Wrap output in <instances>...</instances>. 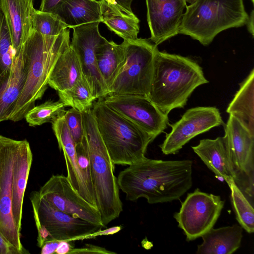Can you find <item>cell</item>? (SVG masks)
I'll return each instance as SVG.
<instances>
[{
    "mask_svg": "<svg viewBox=\"0 0 254 254\" xmlns=\"http://www.w3.org/2000/svg\"><path fill=\"white\" fill-rule=\"evenodd\" d=\"M239 90L226 112L237 119L254 134V69L240 83Z\"/></svg>",
    "mask_w": 254,
    "mask_h": 254,
    "instance_id": "cell-27",
    "label": "cell"
},
{
    "mask_svg": "<svg viewBox=\"0 0 254 254\" xmlns=\"http://www.w3.org/2000/svg\"><path fill=\"white\" fill-rule=\"evenodd\" d=\"M65 107V105L60 100L47 101L33 107L26 114L24 118L30 126H41L44 123L51 122L64 110Z\"/></svg>",
    "mask_w": 254,
    "mask_h": 254,
    "instance_id": "cell-31",
    "label": "cell"
},
{
    "mask_svg": "<svg viewBox=\"0 0 254 254\" xmlns=\"http://www.w3.org/2000/svg\"><path fill=\"white\" fill-rule=\"evenodd\" d=\"M208 83L194 60L177 54L156 51L148 97L164 114L183 108L198 86Z\"/></svg>",
    "mask_w": 254,
    "mask_h": 254,
    "instance_id": "cell-2",
    "label": "cell"
},
{
    "mask_svg": "<svg viewBox=\"0 0 254 254\" xmlns=\"http://www.w3.org/2000/svg\"><path fill=\"white\" fill-rule=\"evenodd\" d=\"M38 231L37 245L41 248L48 241H75L85 239L104 227L64 213L42 198L39 191L30 195Z\"/></svg>",
    "mask_w": 254,
    "mask_h": 254,
    "instance_id": "cell-7",
    "label": "cell"
},
{
    "mask_svg": "<svg viewBox=\"0 0 254 254\" xmlns=\"http://www.w3.org/2000/svg\"><path fill=\"white\" fill-rule=\"evenodd\" d=\"M126 62L109 89V95L148 96L153 74L157 46L145 39L124 40Z\"/></svg>",
    "mask_w": 254,
    "mask_h": 254,
    "instance_id": "cell-8",
    "label": "cell"
},
{
    "mask_svg": "<svg viewBox=\"0 0 254 254\" xmlns=\"http://www.w3.org/2000/svg\"><path fill=\"white\" fill-rule=\"evenodd\" d=\"M191 148L216 176L226 182L234 179L224 136L201 139Z\"/></svg>",
    "mask_w": 254,
    "mask_h": 254,
    "instance_id": "cell-21",
    "label": "cell"
},
{
    "mask_svg": "<svg viewBox=\"0 0 254 254\" xmlns=\"http://www.w3.org/2000/svg\"><path fill=\"white\" fill-rule=\"evenodd\" d=\"M69 36L68 28L57 36L43 35L32 29L23 45L28 63L26 80L8 120H21L42 97L58 58L70 46Z\"/></svg>",
    "mask_w": 254,
    "mask_h": 254,
    "instance_id": "cell-3",
    "label": "cell"
},
{
    "mask_svg": "<svg viewBox=\"0 0 254 254\" xmlns=\"http://www.w3.org/2000/svg\"><path fill=\"white\" fill-rule=\"evenodd\" d=\"M0 8L17 55L32 29L33 0H0Z\"/></svg>",
    "mask_w": 254,
    "mask_h": 254,
    "instance_id": "cell-17",
    "label": "cell"
},
{
    "mask_svg": "<svg viewBox=\"0 0 254 254\" xmlns=\"http://www.w3.org/2000/svg\"><path fill=\"white\" fill-rule=\"evenodd\" d=\"M99 22H92L72 27L73 32L70 44L79 61L83 76L87 79L92 94L98 99L108 95V89L98 70L96 50L107 40L99 31Z\"/></svg>",
    "mask_w": 254,
    "mask_h": 254,
    "instance_id": "cell-14",
    "label": "cell"
},
{
    "mask_svg": "<svg viewBox=\"0 0 254 254\" xmlns=\"http://www.w3.org/2000/svg\"><path fill=\"white\" fill-rule=\"evenodd\" d=\"M243 229L239 224L211 228L201 236L197 254H232L241 246Z\"/></svg>",
    "mask_w": 254,
    "mask_h": 254,
    "instance_id": "cell-22",
    "label": "cell"
},
{
    "mask_svg": "<svg viewBox=\"0 0 254 254\" xmlns=\"http://www.w3.org/2000/svg\"><path fill=\"white\" fill-rule=\"evenodd\" d=\"M106 1L110 3V4H116V0H106Z\"/></svg>",
    "mask_w": 254,
    "mask_h": 254,
    "instance_id": "cell-43",
    "label": "cell"
},
{
    "mask_svg": "<svg viewBox=\"0 0 254 254\" xmlns=\"http://www.w3.org/2000/svg\"><path fill=\"white\" fill-rule=\"evenodd\" d=\"M82 113L96 207L105 226L119 217L123 211L120 189L114 174L115 165L99 133L92 110H86Z\"/></svg>",
    "mask_w": 254,
    "mask_h": 254,
    "instance_id": "cell-4",
    "label": "cell"
},
{
    "mask_svg": "<svg viewBox=\"0 0 254 254\" xmlns=\"http://www.w3.org/2000/svg\"><path fill=\"white\" fill-rule=\"evenodd\" d=\"M253 3H254V0H252Z\"/></svg>",
    "mask_w": 254,
    "mask_h": 254,
    "instance_id": "cell-44",
    "label": "cell"
},
{
    "mask_svg": "<svg viewBox=\"0 0 254 254\" xmlns=\"http://www.w3.org/2000/svg\"><path fill=\"white\" fill-rule=\"evenodd\" d=\"M186 5L179 34L208 45L226 29L246 24L249 15L243 0H190Z\"/></svg>",
    "mask_w": 254,
    "mask_h": 254,
    "instance_id": "cell-6",
    "label": "cell"
},
{
    "mask_svg": "<svg viewBox=\"0 0 254 254\" xmlns=\"http://www.w3.org/2000/svg\"><path fill=\"white\" fill-rule=\"evenodd\" d=\"M0 254H20L0 232Z\"/></svg>",
    "mask_w": 254,
    "mask_h": 254,
    "instance_id": "cell-36",
    "label": "cell"
},
{
    "mask_svg": "<svg viewBox=\"0 0 254 254\" xmlns=\"http://www.w3.org/2000/svg\"><path fill=\"white\" fill-rule=\"evenodd\" d=\"M39 192L40 196L55 208L74 217L105 227L97 208L74 189L66 176L52 175Z\"/></svg>",
    "mask_w": 254,
    "mask_h": 254,
    "instance_id": "cell-15",
    "label": "cell"
},
{
    "mask_svg": "<svg viewBox=\"0 0 254 254\" xmlns=\"http://www.w3.org/2000/svg\"><path fill=\"white\" fill-rule=\"evenodd\" d=\"M122 227L121 226H116L113 227L109 228L106 229L105 230H101L98 232L93 233L89 236H88L86 239H91L95 238L97 236H106L110 235H113L119 232L121 229Z\"/></svg>",
    "mask_w": 254,
    "mask_h": 254,
    "instance_id": "cell-39",
    "label": "cell"
},
{
    "mask_svg": "<svg viewBox=\"0 0 254 254\" xmlns=\"http://www.w3.org/2000/svg\"><path fill=\"white\" fill-rule=\"evenodd\" d=\"M223 126L234 180L253 204L254 134L231 115Z\"/></svg>",
    "mask_w": 254,
    "mask_h": 254,
    "instance_id": "cell-9",
    "label": "cell"
},
{
    "mask_svg": "<svg viewBox=\"0 0 254 254\" xmlns=\"http://www.w3.org/2000/svg\"><path fill=\"white\" fill-rule=\"evenodd\" d=\"M16 56L4 15L0 8V81L9 73Z\"/></svg>",
    "mask_w": 254,
    "mask_h": 254,
    "instance_id": "cell-32",
    "label": "cell"
},
{
    "mask_svg": "<svg viewBox=\"0 0 254 254\" xmlns=\"http://www.w3.org/2000/svg\"><path fill=\"white\" fill-rule=\"evenodd\" d=\"M190 0H146L150 39L157 46L179 34L184 10Z\"/></svg>",
    "mask_w": 254,
    "mask_h": 254,
    "instance_id": "cell-16",
    "label": "cell"
},
{
    "mask_svg": "<svg viewBox=\"0 0 254 254\" xmlns=\"http://www.w3.org/2000/svg\"><path fill=\"white\" fill-rule=\"evenodd\" d=\"M226 183L230 190V200L237 221L248 233H254L253 204L238 187L234 179L229 180Z\"/></svg>",
    "mask_w": 254,
    "mask_h": 254,
    "instance_id": "cell-28",
    "label": "cell"
},
{
    "mask_svg": "<svg viewBox=\"0 0 254 254\" xmlns=\"http://www.w3.org/2000/svg\"><path fill=\"white\" fill-rule=\"evenodd\" d=\"M52 13L57 15L69 28L102 22L100 3L97 0H63Z\"/></svg>",
    "mask_w": 254,
    "mask_h": 254,
    "instance_id": "cell-23",
    "label": "cell"
},
{
    "mask_svg": "<svg viewBox=\"0 0 254 254\" xmlns=\"http://www.w3.org/2000/svg\"><path fill=\"white\" fill-rule=\"evenodd\" d=\"M61 241L50 240L46 242L41 247V254H55L58 246Z\"/></svg>",
    "mask_w": 254,
    "mask_h": 254,
    "instance_id": "cell-38",
    "label": "cell"
},
{
    "mask_svg": "<svg viewBox=\"0 0 254 254\" xmlns=\"http://www.w3.org/2000/svg\"><path fill=\"white\" fill-rule=\"evenodd\" d=\"M27 71L28 63L22 46L9 73L0 81V122L8 120L23 89Z\"/></svg>",
    "mask_w": 254,
    "mask_h": 254,
    "instance_id": "cell-20",
    "label": "cell"
},
{
    "mask_svg": "<svg viewBox=\"0 0 254 254\" xmlns=\"http://www.w3.org/2000/svg\"><path fill=\"white\" fill-rule=\"evenodd\" d=\"M99 1L102 22L110 30L124 40H132L137 38L139 20L133 12L125 10L117 3L110 4L106 0H100Z\"/></svg>",
    "mask_w": 254,
    "mask_h": 254,
    "instance_id": "cell-24",
    "label": "cell"
},
{
    "mask_svg": "<svg viewBox=\"0 0 254 254\" xmlns=\"http://www.w3.org/2000/svg\"><path fill=\"white\" fill-rule=\"evenodd\" d=\"M95 55L98 70L109 91L126 62L124 45L107 40L98 46Z\"/></svg>",
    "mask_w": 254,
    "mask_h": 254,
    "instance_id": "cell-26",
    "label": "cell"
},
{
    "mask_svg": "<svg viewBox=\"0 0 254 254\" xmlns=\"http://www.w3.org/2000/svg\"><path fill=\"white\" fill-rule=\"evenodd\" d=\"M224 124L220 112L215 107L189 109L178 121L170 125L171 131L166 134L160 148L165 155L175 154L193 137Z\"/></svg>",
    "mask_w": 254,
    "mask_h": 254,
    "instance_id": "cell-12",
    "label": "cell"
},
{
    "mask_svg": "<svg viewBox=\"0 0 254 254\" xmlns=\"http://www.w3.org/2000/svg\"><path fill=\"white\" fill-rule=\"evenodd\" d=\"M110 108L130 121L154 139L169 125L168 115L162 112L150 99L138 95H112L104 98Z\"/></svg>",
    "mask_w": 254,
    "mask_h": 254,
    "instance_id": "cell-13",
    "label": "cell"
},
{
    "mask_svg": "<svg viewBox=\"0 0 254 254\" xmlns=\"http://www.w3.org/2000/svg\"><path fill=\"white\" fill-rule=\"evenodd\" d=\"M60 101L65 106H69L82 112L92 109L96 100L89 84L83 76L71 88L58 93Z\"/></svg>",
    "mask_w": 254,
    "mask_h": 254,
    "instance_id": "cell-29",
    "label": "cell"
},
{
    "mask_svg": "<svg viewBox=\"0 0 254 254\" xmlns=\"http://www.w3.org/2000/svg\"><path fill=\"white\" fill-rule=\"evenodd\" d=\"M32 28L47 36H57L69 26L56 14L34 9L32 13Z\"/></svg>",
    "mask_w": 254,
    "mask_h": 254,
    "instance_id": "cell-30",
    "label": "cell"
},
{
    "mask_svg": "<svg viewBox=\"0 0 254 254\" xmlns=\"http://www.w3.org/2000/svg\"><path fill=\"white\" fill-rule=\"evenodd\" d=\"M33 155L29 142L18 140L13 161L12 179V211L20 232L23 198L31 168Z\"/></svg>",
    "mask_w": 254,
    "mask_h": 254,
    "instance_id": "cell-19",
    "label": "cell"
},
{
    "mask_svg": "<svg viewBox=\"0 0 254 254\" xmlns=\"http://www.w3.org/2000/svg\"><path fill=\"white\" fill-rule=\"evenodd\" d=\"M75 151L78 165L84 182L90 192L95 197L91 181L88 145L85 135L83 140L75 145Z\"/></svg>",
    "mask_w": 254,
    "mask_h": 254,
    "instance_id": "cell-33",
    "label": "cell"
},
{
    "mask_svg": "<svg viewBox=\"0 0 254 254\" xmlns=\"http://www.w3.org/2000/svg\"><path fill=\"white\" fill-rule=\"evenodd\" d=\"M254 12L253 10L246 23L249 31L254 36Z\"/></svg>",
    "mask_w": 254,
    "mask_h": 254,
    "instance_id": "cell-42",
    "label": "cell"
},
{
    "mask_svg": "<svg viewBox=\"0 0 254 254\" xmlns=\"http://www.w3.org/2000/svg\"><path fill=\"white\" fill-rule=\"evenodd\" d=\"M83 76L78 58L70 45L58 58L48 85L58 93L63 92L71 88Z\"/></svg>",
    "mask_w": 254,
    "mask_h": 254,
    "instance_id": "cell-25",
    "label": "cell"
},
{
    "mask_svg": "<svg viewBox=\"0 0 254 254\" xmlns=\"http://www.w3.org/2000/svg\"><path fill=\"white\" fill-rule=\"evenodd\" d=\"M91 110L114 165H129L145 157L151 135L110 108L104 98L94 101Z\"/></svg>",
    "mask_w": 254,
    "mask_h": 254,
    "instance_id": "cell-5",
    "label": "cell"
},
{
    "mask_svg": "<svg viewBox=\"0 0 254 254\" xmlns=\"http://www.w3.org/2000/svg\"><path fill=\"white\" fill-rule=\"evenodd\" d=\"M73 248L74 247L72 241H61L55 253L58 254H69Z\"/></svg>",
    "mask_w": 254,
    "mask_h": 254,
    "instance_id": "cell-40",
    "label": "cell"
},
{
    "mask_svg": "<svg viewBox=\"0 0 254 254\" xmlns=\"http://www.w3.org/2000/svg\"><path fill=\"white\" fill-rule=\"evenodd\" d=\"M192 161L144 157L121 171L117 183L126 199L141 197L155 204L179 199L192 185Z\"/></svg>",
    "mask_w": 254,
    "mask_h": 254,
    "instance_id": "cell-1",
    "label": "cell"
},
{
    "mask_svg": "<svg viewBox=\"0 0 254 254\" xmlns=\"http://www.w3.org/2000/svg\"><path fill=\"white\" fill-rule=\"evenodd\" d=\"M113 254L116 253L108 251L104 248L91 245L87 244L84 247L79 248H73L71 249L69 254Z\"/></svg>",
    "mask_w": 254,
    "mask_h": 254,
    "instance_id": "cell-35",
    "label": "cell"
},
{
    "mask_svg": "<svg viewBox=\"0 0 254 254\" xmlns=\"http://www.w3.org/2000/svg\"><path fill=\"white\" fill-rule=\"evenodd\" d=\"M133 0H116V3L125 10L132 12L131 4Z\"/></svg>",
    "mask_w": 254,
    "mask_h": 254,
    "instance_id": "cell-41",
    "label": "cell"
},
{
    "mask_svg": "<svg viewBox=\"0 0 254 254\" xmlns=\"http://www.w3.org/2000/svg\"><path fill=\"white\" fill-rule=\"evenodd\" d=\"M59 148L64 153L67 169V177L74 189L87 202L96 207V198L89 191L79 170L75 151V143L65 122L60 119L52 125ZM97 208V207H96Z\"/></svg>",
    "mask_w": 254,
    "mask_h": 254,
    "instance_id": "cell-18",
    "label": "cell"
},
{
    "mask_svg": "<svg viewBox=\"0 0 254 254\" xmlns=\"http://www.w3.org/2000/svg\"><path fill=\"white\" fill-rule=\"evenodd\" d=\"M63 0H41L40 10L53 13Z\"/></svg>",
    "mask_w": 254,
    "mask_h": 254,
    "instance_id": "cell-37",
    "label": "cell"
},
{
    "mask_svg": "<svg viewBox=\"0 0 254 254\" xmlns=\"http://www.w3.org/2000/svg\"><path fill=\"white\" fill-rule=\"evenodd\" d=\"M18 140L0 135V232L19 252L28 253L21 244L12 211V179Z\"/></svg>",
    "mask_w": 254,
    "mask_h": 254,
    "instance_id": "cell-11",
    "label": "cell"
},
{
    "mask_svg": "<svg viewBox=\"0 0 254 254\" xmlns=\"http://www.w3.org/2000/svg\"><path fill=\"white\" fill-rule=\"evenodd\" d=\"M220 195L196 189L189 193L179 211L174 214L188 241H193L213 228L224 207Z\"/></svg>",
    "mask_w": 254,
    "mask_h": 254,
    "instance_id": "cell-10",
    "label": "cell"
},
{
    "mask_svg": "<svg viewBox=\"0 0 254 254\" xmlns=\"http://www.w3.org/2000/svg\"><path fill=\"white\" fill-rule=\"evenodd\" d=\"M64 118L75 144L80 142L84 137L82 112L71 108L64 111Z\"/></svg>",
    "mask_w": 254,
    "mask_h": 254,
    "instance_id": "cell-34",
    "label": "cell"
}]
</instances>
